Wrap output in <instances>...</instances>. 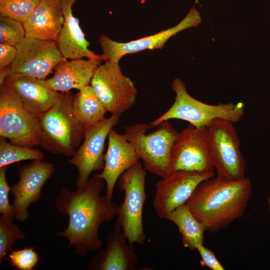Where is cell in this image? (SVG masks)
Segmentation results:
<instances>
[{
  "mask_svg": "<svg viewBox=\"0 0 270 270\" xmlns=\"http://www.w3.org/2000/svg\"><path fill=\"white\" fill-rule=\"evenodd\" d=\"M104 186V180L96 174L74 191L62 187L56 198L57 210L68 218L66 228L57 235L66 238L68 246H74L80 256L101 248L99 228L117 216L119 205L101 194Z\"/></svg>",
  "mask_w": 270,
  "mask_h": 270,
  "instance_id": "cell-1",
  "label": "cell"
},
{
  "mask_svg": "<svg viewBox=\"0 0 270 270\" xmlns=\"http://www.w3.org/2000/svg\"><path fill=\"white\" fill-rule=\"evenodd\" d=\"M252 193L250 178L217 176L202 181L185 204L206 231L217 232L244 215Z\"/></svg>",
  "mask_w": 270,
  "mask_h": 270,
  "instance_id": "cell-2",
  "label": "cell"
},
{
  "mask_svg": "<svg viewBox=\"0 0 270 270\" xmlns=\"http://www.w3.org/2000/svg\"><path fill=\"white\" fill-rule=\"evenodd\" d=\"M73 97L63 92L54 106L38 116L40 146L52 154L71 157L83 140L87 128L74 110Z\"/></svg>",
  "mask_w": 270,
  "mask_h": 270,
  "instance_id": "cell-3",
  "label": "cell"
},
{
  "mask_svg": "<svg viewBox=\"0 0 270 270\" xmlns=\"http://www.w3.org/2000/svg\"><path fill=\"white\" fill-rule=\"evenodd\" d=\"M172 88L176 94L174 104L165 112L148 124L151 128L172 119L186 121L196 128L207 127L217 118L236 123L244 114L245 108L242 102H221L215 105L196 99L188 93L185 83L180 78L173 80Z\"/></svg>",
  "mask_w": 270,
  "mask_h": 270,
  "instance_id": "cell-4",
  "label": "cell"
},
{
  "mask_svg": "<svg viewBox=\"0 0 270 270\" xmlns=\"http://www.w3.org/2000/svg\"><path fill=\"white\" fill-rule=\"evenodd\" d=\"M158 128L146 133L149 124L138 122L125 128L124 134L132 145L147 172L164 178L170 174V154L178 132L169 120L160 122Z\"/></svg>",
  "mask_w": 270,
  "mask_h": 270,
  "instance_id": "cell-5",
  "label": "cell"
},
{
  "mask_svg": "<svg viewBox=\"0 0 270 270\" xmlns=\"http://www.w3.org/2000/svg\"><path fill=\"white\" fill-rule=\"evenodd\" d=\"M147 171L138 162L124 172L118 180L124 199L119 205L116 221L128 242L143 244L146 239L142 222V212L147 198L146 178Z\"/></svg>",
  "mask_w": 270,
  "mask_h": 270,
  "instance_id": "cell-6",
  "label": "cell"
},
{
  "mask_svg": "<svg viewBox=\"0 0 270 270\" xmlns=\"http://www.w3.org/2000/svg\"><path fill=\"white\" fill-rule=\"evenodd\" d=\"M0 136L22 146H40L38 116L26 108L6 82L0 84Z\"/></svg>",
  "mask_w": 270,
  "mask_h": 270,
  "instance_id": "cell-7",
  "label": "cell"
},
{
  "mask_svg": "<svg viewBox=\"0 0 270 270\" xmlns=\"http://www.w3.org/2000/svg\"><path fill=\"white\" fill-rule=\"evenodd\" d=\"M234 124L222 118L214 120L206 127L207 137L217 176L239 179L245 176V162Z\"/></svg>",
  "mask_w": 270,
  "mask_h": 270,
  "instance_id": "cell-8",
  "label": "cell"
},
{
  "mask_svg": "<svg viewBox=\"0 0 270 270\" xmlns=\"http://www.w3.org/2000/svg\"><path fill=\"white\" fill-rule=\"evenodd\" d=\"M17 54L14 62L0 72V84L14 74H23L46 80L60 62L66 60L56 42L26 37L16 46Z\"/></svg>",
  "mask_w": 270,
  "mask_h": 270,
  "instance_id": "cell-9",
  "label": "cell"
},
{
  "mask_svg": "<svg viewBox=\"0 0 270 270\" xmlns=\"http://www.w3.org/2000/svg\"><path fill=\"white\" fill-rule=\"evenodd\" d=\"M90 85L112 114L120 116L136 102L137 89L132 80L123 74L118 63L100 64Z\"/></svg>",
  "mask_w": 270,
  "mask_h": 270,
  "instance_id": "cell-10",
  "label": "cell"
},
{
  "mask_svg": "<svg viewBox=\"0 0 270 270\" xmlns=\"http://www.w3.org/2000/svg\"><path fill=\"white\" fill-rule=\"evenodd\" d=\"M210 157L206 127L196 128L190 124L178 132L172 148L170 174L178 171L214 173Z\"/></svg>",
  "mask_w": 270,
  "mask_h": 270,
  "instance_id": "cell-11",
  "label": "cell"
},
{
  "mask_svg": "<svg viewBox=\"0 0 270 270\" xmlns=\"http://www.w3.org/2000/svg\"><path fill=\"white\" fill-rule=\"evenodd\" d=\"M200 12L195 6L190 8L186 16L176 25L157 33L127 42H119L105 34L98 38L102 50V61L118 63L124 56L145 50H161L168 40L186 29L196 26L200 24Z\"/></svg>",
  "mask_w": 270,
  "mask_h": 270,
  "instance_id": "cell-12",
  "label": "cell"
},
{
  "mask_svg": "<svg viewBox=\"0 0 270 270\" xmlns=\"http://www.w3.org/2000/svg\"><path fill=\"white\" fill-rule=\"evenodd\" d=\"M120 116L112 114L100 122L88 128L83 140L68 162L75 166L78 171V188L88 181L91 174L102 170L104 166V144L110 130L116 126Z\"/></svg>",
  "mask_w": 270,
  "mask_h": 270,
  "instance_id": "cell-13",
  "label": "cell"
},
{
  "mask_svg": "<svg viewBox=\"0 0 270 270\" xmlns=\"http://www.w3.org/2000/svg\"><path fill=\"white\" fill-rule=\"evenodd\" d=\"M214 173L178 170L162 178L155 184L152 206L157 214L164 218L178 207L184 204L196 186Z\"/></svg>",
  "mask_w": 270,
  "mask_h": 270,
  "instance_id": "cell-14",
  "label": "cell"
},
{
  "mask_svg": "<svg viewBox=\"0 0 270 270\" xmlns=\"http://www.w3.org/2000/svg\"><path fill=\"white\" fill-rule=\"evenodd\" d=\"M54 172L53 164L40 160L18 166L19 180L10 190L14 196L12 206L16 220L24 222L28 218L29 206L39 200L44 185Z\"/></svg>",
  "mask_w": 270,
  "mask_h": 270,
  "instance_id": "cell-15",
  "label": "cell"
},
{
  "mask_svg": "<svg viewBox=\"0 0 270 270\" xmlns=\"http://www.w3.org/2000/svg\"><path fill=\"white\" fill-rule=\"evenodd\" d=\"M104 166L98 176L105 182L106 198L112 200L115 185L120 175L140 160L131 143L124 134L112 129L108 137Z\"/></svg>",
  "mask_w": 270,
  "mask_h": 270,
  "instance_id": "cell-16",
  "label": "cell"
},
{
  "mask_svg": "<svg viewBox=\"0 0 270 270\" xmlns=\"http://www.w3.org/2000/svg\"><path fill=\"white\" fill-rule=\"evenodd\" d=\"M106 248L96 254L88 266L90 270H134L138 261L134 244H130L116 220L105 238Z\"/></svg>",
  "mask_w": 270,
  "mask_h": 270,
  "instance_id": "cell-17",
  "label": "cell"
},
{
  "mask_svg": "<svg viewBox=\"0 0 270 270\" xmlns=\"http://www.w3.org/2000/svg\"><path fill=\"white\" fill-rule=\"evenodd\" d=\"M80 0H61L64 18L62 30L56 41L58 48L66 59L86 58L100 63L102 56L88 48L90 42L80 25V20L73 14L72 6Z\"/></svg>",
  "mask_w": 270,
  "mask_h": 270,
  "instance_id": "cell-18",
  "label": "cell"
},
{
  "mask_svg": "<svg viewBox=\"0 0 270 270\" xmlns=\"http://www.w3.org/2000/svg\"><path fill=\"white\" fill-rule=\"evenodd\" d=\"M4 82L16 92L26 108L38 116L54 106L63 94L50 88L46 80L32 76L14 74Z\"/></svg>",
  "mask_w": 270,
  "mask_h": 270,
  "instance_id": "cell-19",
  "label": "cell"
},
{
  "mask_svg": "<svg viewBox=\"0 0 270 270\" xmlns=\"http://www.w3.org/2000/svg\"><path fill=\"white\" fill-rule=\"evenodd\" d=\"M64 21L61 0H40L23 24L26 37L56 42Z\"/></svg>",
  "mask_w": 270,
  "mask_h": 270,
  "instance_id": "cell-20",
  "label": "cell"
},
{
  "mask_svg": "<svg viewBox=\"0 0 270 270\" xmlns=\"http://www.w3.org/2000/svg\"><path fill=\"white\" fill-rule=\"evenodd\" d=\"M100 62L90 59H66L54 68V74L46 79V83L52 90L60 92H69L72 89L78 90L90 85L94 72Z\"/></svg>",
  "mask_w": 270,
  "mask_h": 270,
  "instance_id": "cell-21",
  "label": "cell"
},
{
  "mask_svg": "<svg viewBox=\"0 0 270 270\" xmlns=\"http://www.w3.org/2000/svg\"><path fill=\"white\" fill-rule=\"evenodd\" d=\"M166 220L176 226L186 248L193 250L198 245L204 244V227L195 218L186 204L174 210Z\"/></svg>",
  "mask_w": 270,
  "mask_h": 270,
  "instance_id": "cell-22",
  "label": "cell"
},
{
  "mask_svg": "<svg viewBox=\"0 0 270 270\" xmlns=\"http://www.w3.org/2000/svg\"><path fill=\"white\" fill-rule=\"evenodd\" d=\"M72 106L74 112L87 128L102 122L108 112L90 85L74 96Z\"/></svg>",
  "mask_w": 270,
  "mask_h": 270,
  "instance_id": "cell-23",
  "label": "cell"
},
{
  "mask_svg": "<svg viewBox=\"0 0 270 270\" xmlns=\"http://www.w3.org/2000/svg\"><path fill=\"white\" fill-rule=\"evenodd\" d=\"M44 157V153L40 150L16 144L0 137V168L20 161L42 160Z\"/></svg>",
  "mask_w": 270,
  "mask_h": 270,
  "instance_id": "cell-24",
  "label": "cell"
},
{
  "mask_svg": "<svg viewBox=\"0 0 270 270\" xmlns=\"http://www.w3.org/2000/svg\"><path fill=\"white\" fill-rule=\"evenodd\" d=\"M14 219L1 216L0 217V263L6 259L12 250L14 242L25 238V235L14 224Z\"/></svg>",
  "mask_w": 270,
  "mask_h": 270,
  "instance_id": "cell-25",
  "label": "cell"
},
{
  "mask_svg": "<svg viewBox=\"0 0 270 270\" xmlns=\"http://www.w3.org/2000/svg\"><path fill=\"white\" fill-rule=\"evenodd\" d=\"M40 0H0V16L24 23Z\"/></svg>",
  "mask_w": 270,
  "mask_h": 270,
  "instance_id": "cell-26",
  "label": "cell"
},
{
  "mask_svg": "<svg viewBox=\"0 0 270 270\" xmlns=\"http://www.w3.org/2000/svg\"><path fill=\"white\" fill-rule=\"evenodd\" d=\"M26 37L24 24L16 20L0 16V44L18 46Z\"/></svg>",
  "mask_w": 270,
  "mask_h": 270,
  "instance_id": "cell-27",
  "label": "cell"
},
{
  "mask_svg": "<svg viewBox=\"0 0 270 270\" xmlns=\"http://www.w3.org/2000/svg\"><path fill=\"white\" fill-rule=\"evenodd\" d=\"M8 258L10 264L19 270H32L40 260L38 253L32 247L12 250Z\"/></svg>",
  "mask_w": 270,
  "mask_h": 270,
  "instance_id": "cell-28",
  "label": "cell"
},
{
  "mask_svg": "<svg viewBox=\"0 0 270 270\" xmlns=\"http://www.w3.org/2000/svg\"><path fill=\"white\" fill-rule=\"evenodd\" d=\"M6 170L7 166L0 168V213L3 216L15 218L12 206L9 202L11 188L7 180Z\"/></svg>",
  "mask_w": 270,
  "mask_h": 270,
  "instance_id": "cell-29",
  "label": "cell"
},
{
  "mask_svg": "<svg viewBox=\"0 0 270 270\" xmlns=\"http://www.w3.org/2000/svg\"><path fill=\"white\" fill-rule=\"evenodd\" d=\"M200 257V264L212 270H224V268L216 256L214 252L206 248L204 244H199L196 248Z\"/></svg>",
  "mask_w": 270,
  "mask_h": 270,
  "instance_id": "cell-30",
  "label": "cell"
},
{
  "mask_svg": "<svg viewBox=\"0 0 270 270\" xmlns=\"http://www.w3.org/2000/svg\"><path fill=\"white\" fill-rule=\"evenodd\" d=\"M16 54V46L9 44H0V72L12 64Z\"/></svg>",
  "mask_w": 270,
  "mask_h": 270,
  "instance_id": "cell-31",
  "label": "cell"
},
{
  "mask_svg": "<svg viewBox=\"0 0 270 270\" xmlns=\"http://www.w3.org/2000/svg\"><path fill=\"white\" fill-rule=\"evenodd\" d=\"M268 204H270V196L269 197L268 199Z\"/></svg>",
  "mask_w": 270,
  "mask_h": 270,
  "instance_id": "cell-32",
  "label": "cell"
},
{
  "mask_svg": "<svg viewBox=\"0 0 270 270\" xmlns=\"http://www.w3.org/2000/svg\"><path fill=\"white\" fill-rule=\"evenodd\" d=\"M268 209H269V212L270 214V204H268Z\"/></svg>",
  "mask_w": 270,
  "mask_h": 270,
  "instance_id": "cell-33",
  "label": "cell"
}]
</instances>
